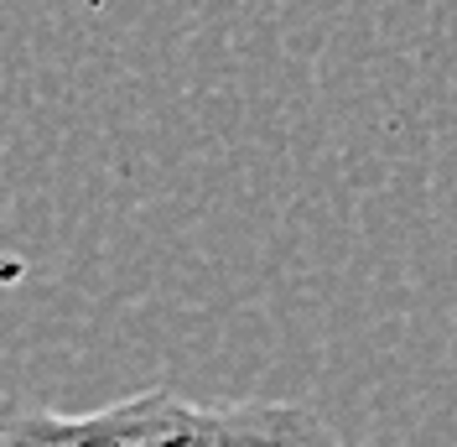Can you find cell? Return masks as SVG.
Returning a JSON list of instances; mask_svg holds the SVG:
<instances>
[{
  "label": "cell",
  "mask_w": 457,
  "mask_h": 447,
  "mask_svg": "<svg viewBox=\"0 0 457 447\" xmlns=\"http://www.w3.org/2000/svg\"><path fill=\"white\" fill-rule=\"evenodd\" d=\"M348 447H353V443H348Z\"/></svg>",
  "instance_id": "obj_3"
},
{
  "label": "cell",
  "mask_w": 457,
  "mask_h": 447,
  "mask_svg": "<svg viewBox=\"0 0 457 447\" xmlns=\"http://www.w3.org/2000/svg\"><path fill=\"white\" fill-rule=\"evenodd\" d=\"M110 447H348L343 432L296 401H187L156 385L145 421Z\"/></svg>",
  "instance_id": "obj_1"
},
{
  "label": "cell",
  "mask_w": 457,
  "mask_h": 447,
  "mask_svg": "<svg viewBox=\"0 0 457 447\" xmlns=\"http://www.w3.org/2000/svg\"><path fill=\"white\" fill-rule=\"evenodd\" d=\"M145 411H151V391H136V395H125V401H114V406L84 411V417L11 401L0 447H110L120 437H130L145 421Z\"/></svg>",
  "instance_id": "obj_2"
}]
</instances>
